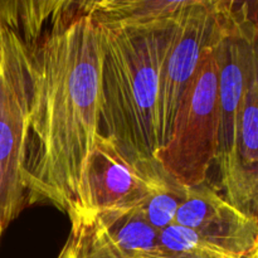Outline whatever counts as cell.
<instances>
[{"label":"cell","instance_id":"6da1fadb","mask_svg":"<svg viewBox=\"0 0 258 258\" xmlns=\"http://www.w3.org/2000/svg\"><path fill=\"white\" fill-rule=\"evenodd\" d=\"M30 55L27 204L68 214L86 160L101 135L103 50L98 24L85 12L55 25Z\"/></svg>","mask_w":258,"mask_h":258},{"label":"cell","instance_id":"7a4b0ae2","mask_svg":"<svg viewBox=\"0 0 258 258\" xmlns=\"http://www.w3.org/2000/svg\"><path fill=\"white\" fill-rule=\"evenodd\" d=\"M179 14L145 23L96 22L103 50L102 134L143 158L158 154L159 81Z\"/></svg>","mask_w":258,"mask_h":258},{"label":"cell","instance_id":"3957f363","mask_svg":"<svg viewBox=\"0 0 258 258\" xmlns=\"http://www.w3.org/2000/svg\"><path fill=\"white\" fill-rule=\"evenodd\" d=\"M30 55L19 35L0 23V238L27 206Z\"/></svg>","mask_w":258,"mask_h":258},{"label":"cell","instance_id":"277c9868","mask_svg":"<svg viewBox=\"0 0 258 258\" xmlns=\"http://www.w3.org/2000/svg\"><path fill=\"white\" fill-rule=\"evenodd\" d=\"M214 43L216 39L204 53L198 72L184 96L169 141L156 155L164 170L184 186L207 183L209 171L216 164L218 62Z\"/></svg>","mask_w":258,"mask_h":258},{"label":"cell","instance_id":"5b68a950","mask_svg":"<svg viewBox=\"0 0 258 258\" xmlns=\"http://www.w3.org/2000/svg\"><path fill=\"white\" fill-rule=\"evenodd\" d=\"M171 178L158 159L123 150L112 138L101 134L86 160L70 219L116 208H136Z\"/></svg>","mask_w":258,"mask_h":258},{"label":"cell","instance_id":"8992f818","mask_svg":"<svg viewBox=\"0 0 258 258\" xmlns=\"http://www.w3.org/2000/svg\"><path fill=\"white\" fill-rule=\"evenodd\" d=\"M221 9L222 2L189 0L179 14L173 43L159 81L158 153L169 141L184 96L198 72L204 53L216 39Z\"/></svg>","mask_w":258,"mask_h":258},{"label":"cell","instance_id":"52a82bcc","mask_svg":"<svg viewBox=\"0 0 258 258\" xmlns=\"http://www.w3.org/2000/svg\"><path fill=\"white\" fill-rule=\"evenodd\" d=\"M223 197L239 211L258 214V14L249 45L248 71L233 150L218 170Z\"/></svg>","mask_w":258,"mask_h":258},{"label":"cell","instance_id":"ba28073f","mask_svg":"<svg viewBox=\"0 0 258 258\" xmlns=\"http://www.w3.org/2000/svg\"><path fill=\"white\" fill-rule=\"evenodd\" d=\"M173 224L193 229L238 258H246L258 246V217L232 206L208 181L189 186Z\"/></svg>","mask_w":258,"mask_h":258},{"label":"cell","instance_id":"9c48e42d","mask_svg":"<svg viewBox=\"0 0 258 258\" xmlns=\"http://www.w3.org/2000/svg\"><path fill=\"white\" fill-rule=\"evenodd\" d=\"M83 4L64 0L0 2V23L17 33L32 49L55 25L82 13Z\"/></svg>","mask_w":258,"mask_h":258},{"label":"cell","instance_id":"30bf717a","mask_svg":"<svg viewBox=\"0 0 258 258\" xmlns=\"http://www.w3.org/2000/svg\"><path fill=\"white\" fill-rule=\"evenodd\" d=\"M189 0H105L85 2L86 14L98 23H145L178 15Z\"/></svg>","mask_w":258,"mask_h":258},{"label":"cell","instance_id":"8fae6325","mask_svg":"<svg viewBox=\"0 0 258 258\" xmlns=\"http://www.w3.org/2000/svg\"><path fill=\"white\" fill-rule=\"evenodd\" d=\"M189 186H184L179 181L174 180L165 189L155 191L145 199L138 211L146 222L158 231L173 224L178 208L186 197Z\"/></svg>","mask_w":258,"mask_h":258},{"label":"cell","instance_id":"7c38bea8","mask_svg":"<svg viewBox=\"0 0 258 258\" xmlns=\"http://www.w3.org/2000/svg\"><path fill=\"white\" fill-rule=\"evenodd\" d=\"M138 258H181L178 256H173V254H150V256H144Z\"/></svg>","mask_w":258,"mask_h":258}]
</instances>
